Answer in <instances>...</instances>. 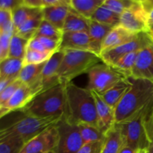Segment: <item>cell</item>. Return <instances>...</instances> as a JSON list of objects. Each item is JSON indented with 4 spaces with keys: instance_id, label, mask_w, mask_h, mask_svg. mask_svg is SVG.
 I'll return each mask as SVG.
<instances>
[{
    "instance_id": "6da1fadb",
    "label": "cell",
    "mask_w": 153,
    "mask_h": 153,
    "mask_svg": "<svg viewBox=\"0 0 153 153\" xmlns=\"http://www.w3.org/2000/svg\"><path fill=\"white\" fill-rule=\"evenodd\" d=\"M63 118L75 125L86 123L97 126L96 102L91 90L65 84V108Z\"/></svg>"
},
{
    "instance_id": "7a4b0ae2",
    "label": "cell",
    "mask_w": 153,
    "mask_h": 153,
    "mask_svg": "<svg viewBox=\"0 0 153 153\" xmlns=\"http://www.w3.org/2000/svg\"><path fill=\"white\" fill-rule=\"evenodd\" d=\"M64 108L65 84L59 83L39 93L19 111L33 117L49 118L63 117Z\"/></svg>"
},
{
    "instance_id": "3957f363",
    "label": "cell",
    "mask_w": 153,
    "mask_h": 153,
    "mask_svg": "<svg viewBox=\"0 0 153 153\" xmlns=\"http://www.w3.org/2000/svg\"><path fill=\"white\" fill-rule=\"evenodd\" d=\"M131 86L115 109V123H119L138 112L153 100V83L129 78Z\"/></svg>"
},
{
    "instance_id": "277c9868",
    "label": "cell",
    "mask_w": 153,
    "mask_h": 153,
    "mask_svg": "<svg viewBox=\"0 0 153 153\" xmlns=\"http://www.w3.org/2000/svg\"><path fill=\"white\" fill-rule=\"evenodd\" d=\"M19 114L13 122L0 128V140L18 137L25 143L42 131L57 125L62 116L49 118H36L28 116L19 111Z\"/></svg>"
},
{
    "instance_id": "5b68a950",
    "label": "cell",
    "mask_w": 153,
    "mask_h": 153,
    "mask_svg": "<svg viewBox=\"0 0 153 153\" xmlns=\"http://www.w3.org/2000/svg\"><path fill=\"white\" fill-rule=\"evenodd\" d=\"M64 58L58 71L61 83L67 84L83 73H88L91 68L102 62L101 57L90 51L64 50ZM103 63V62H102Z\"/></svg>"
},
{
    "instance_id": "8992f818",
    "label": "cell",
    "mask_w": 153,
    "mask_h": 153,
    "mask_svg": "<svg viewBox=\"0 0 153 153\" xmlns=\"http://www.w3.org/2000/svg\"><path fill=\"white\" fill-rule=\"evenodd\" d=\"M146 105L133 116L117 123L120 130L122 145L123 146L138 151L140 149H146L150 144L144 125Z\"/></svg>"
},
{
    "instance_id": "52a82bcc",
    "label": "cell",
    "mask_w": 153,
    "mask_h": 153,
    "mask_svg": "<svg viewBox=\"0 0 153 153\" xmlns=\"http://www.w3.org/2000/svg\"><path fill=\"white\" fill-rule=\"evenodd\" d=\"M88 74L89 82L87 88L95 91L100 95L105 93L126 78L113 67L104 63L94 66Z\"/></svg>"
},
{
    "instance_id": "ba28073f",
    "label": "cell",
    "mask_w": 153,
    "mask_h": 153,
    "mask_svg": "<svg viewBox=\"0 0 153 153\" xmlns=\"http://www.w3.org/2000/svg\"><path fill=\"white\" fill-rule=\"evenodd\" d=\"M153 44V40L150 34L146 32H140L130 41L117 46L116 48L102 52L100 55L104 64L112 66L124 55L131 52H140L142 49Z\"/></svg>"
},
{
    "instance_id": "9c48e42d",
    "label": "cell",
    "mask_w": 153,
    "mask_h": 153,
    "mask_svg": "<svg viewBox=\"0 0 153 153\" xmlns=\"http://www.w3.org/2000/svg\"><path fill=\"white\" fill-rule=\"evenodd\" d=\"M59 139L55 153H78L84 145L77 125L67 122L62 117L57 124Z\"/></svg>"
},
{
    "instance_id": "30bf717a",
    "label": "cell",
    "mask_w": 153,
    "mask_h": 153,
    "mask_svg": "<svg viewBox=\"0 0 153 153\" xmlns=\"http://www.w3.org/2000/svg\"><path fill=\"white\" fill-rule=\"evenodd\" d=\"M120 25L134 34L149 33L147 13L142 5L141 1L134 0L131 7L121 14Z\"/></svg>"
},
{
    "instance_id": "8fae6325",
    "label": "cell",
    "mask_w": 153,
    "mask_h": 153,
    "mask_svg": "<svg viewBox=\"0 0 153 153\" xmlns=\"http://www.w3.org/2000/svg\"><path fill=\"white\" fill-rule=\"evenodd\" d=\"M59 133L57 125L47 128L25 143L19 153H49L55 149Z\"/></svg>"
},
{
    "instance_id": "7c38bea8",
    "label": "cell",
    "mask_w": 153,
    "mask_h": 153,
    "mask_svg": "<svg viewBox=\"0 0 153 153\" xmlns=\"http://www.w3.org/2000/svg\"><path fill=\"white\" fill-rule=\"evenodd\" d=\"M130 78L153 83V44L138 52Z\"/></svg>"
},
{
    "instance_id": "4fadbf2b",
    "label": "cell",
    "mask_w": 153,
    "mask_h": 153,
    "mask_svg": "<svg viewBox=\"0 0 153 153\" xmlns=\"http://www.w3.org/2000/svg\"><path fill=\"white\" fill-rule=\"evenodd\" d=\"M64 52L63 51H57L52 54V56L45 64L41 73L43 91L61 83L58 77V71L64 58Z\"/></svg>"
},
{
    "instance_id": "5bb4252c",
    "label": "cell",
    "mask_w": 153,
    "mask_h": 153,
    "mask_svg": "<svg viewBox=\"0 0 153 153\" xmlns=\"http://www.w3.org/2000/svg\"><path fill=\"white\" fill-rule=\"evenodd\" d=\"M92 91L96 102L97 115V126L99 129L106 134V133L114 126L115 111L110 107L95 91Z\"/></svg>"
},
{
    "instance_id": "9a60e30c",
    "label": "cell",
    "mask_w": 153,
    "mask_h": 153,
    "mask_svg": "<svg viewBox=\"0 0 153 153\" xmlns=\"http://www.w3.org/2000/svg\"><path fill=\"white\" fill-rule=\"evenodd\" d=\"M91 40L87 32H63L59 50L90 51Z\"/></svg>"
},
{
    "instance_id": "2e32d148",
    "label": "cell",
    "mask_w": 153,
    "mask_h": 153,
    "mask_svg": "<svg viewBox=\"0 0 153 153\" xmlns=\"http://www.w3.org/2000/svg\"><path fill=\"white\" fill-rule=\"evenodd\" d=\"M39 92L34 88L22 84L13 94L3 108L9 112L16 111L23 108Z\"/></svg>"
},
{
    "instance_id": "e0dca14e",
    "label": "cell",
    "mask_w": 153,
    "mask_h": 153,
    "mask_svg": "<svg viewBox=\"0 0 153 153\" xmlns=\"http://www.w3.org/2000/svg\"><path fill=\"white\" fill-rule=\"evenodd\" d=\"M46 62L39 64H28L23 66L19 73L18 79L25 85L37 90L39 93L43 91L41 73Z\"/></svg>"
},
{
    "instance_id": "ac0fdd59",
    "label": "cell",
    "mask_w": 153,
    "mask_h": 153,
    "mask_svg": "<svg viewBox=\"0 0 153 153\" xmlns=\"http://www.w3.org/2000/svg\"><path fill=\"white\" fill-rule=\"evenodd\" d=\"M112 28V27L108 25L90 19L88 34L91 40V52H94L99 56L101 55L103 42Z\"/></svg>"
},
{
    "instance_id": "d6986e66",
    "label": "cell",
    "mask_w": 153,
    "mask_h": 153,
    "mask_svg": "<svg viewBox=\"0 0 153 153\" xmlns=\"http://www.w3.org/2000/svg\"><path fill=\"white\" fill-rule=\"evenodd\" d=\"M136 34L130 32L120 25L113 28L103 42L101 54L130 41L135 37Z\"/></svg>"
},
{
    "instance_id": "ffe728a7",
    "label": "cell",
    "mask_w": 153,
    "mask_h": 153,
    "mask_svg": "<svg viewBox=\"0 0 153 153\" xmlns=\"http://www.w3.org/2000/svg\"><path fill=\"white\" fill-rule=\"evenodd\" d=\"M131 86V82L129 78H125L120 81L113 88L109 89L104 94H101L102 100L115 111L125 94L128 92Z\"/></svg>"
},
{
    "instance_id": "44dd1931",
    "label": "cell",
    "mask_w": 153,
    "mask_h": 153,
    "mask_svg": "<svg viewBox=\"0 0 153 153\" xmlns=\"http://www.w3.org/2000/svg\"><path fill=\"white\" fill-rule=\"evenodd\" d=\"M70 10V5H57L42 9L43 19L63 31L66 18Z\"/></svg>"
},
{
    "instance_id": "7402d4cb",
    "label": "cell",
    "mask_w": 153,
    "mask_h": 153,
    "mask_svg": "<svg viewBox=\"0 0 153 153\" xmlns=\"http://www.w3.org/2000/svg\"><path fill=\"white\" fill-rule=\"evenodd\" d=\"M89 21L70 7L66 18L63 32H89Z\"/></svg>"
},
{
    "instance_id": "603a6c76",
    "label": "cell",
    "mask_w": 153,
    "mask_h": 153,
    "mask_svg": "<svg viewBox=\"0 0 153 153\" xmlns=\"http://www.w3.org/2000/svg\"><path fill=\"white\" fill-rule=\"evenodd\" d=\"M104 0H70V7L88 19H91Z\"/></svg>"
},
{
    "instance_id": "cb8c5ba5",
    "label": "cell",
    "mask_w": 153,
    "mask_h": 153,
    "mask_svg": "<svg viewBox=\"0 0 153 153\" xmlns=\"http://www.w3.org/2000/svg\"><path fill=\"white\" fill-rule=\"evenodd\" d=\"M43 16L42 10L39 13L33 16L29 19L24 22L16 31L15 34L19 37H22L25 40H30L35 37L36 33L40 27V23L43 21Z\"/></svg>"
},
{
    "instance_id": "d4e9b609",
    "label": "cell",
    "mask_w": 153,
    "mask_h": 153,
    "mask_svg": "<svg viewBox=\"0 0 153 153\" xmlns=\"http://www.w3.org/2000/svg\"><path fill=\"white\" fill-rule=\"evenodd\" d=\"M120 14L112 11L102 4L97 9L91 19L115 28L120 25Z\"/></svg>"
},
{
    "instance_id": "484cf974",
    "label": "cell",
    "mask_w": 153,
    "mask_h": 153,
    "mask_svg": "<svg viewBox=\"0 0 153 153\" xmlns=\"http://www.w3.org/2000/svg\"><path fill=\"white\" fill-rule=\"evenodd\" d=\"M122 146L120 130L117 124L114 126L106 133L102 153H117Z\"/></svg>"
},
{
    "instance_id": "4316f807",
    "label": "cell",
    "mask_w": 153,
    "mask_h": 153,
    "mask_svg": "<svg viewBox=\"0 0 153 153\" xmlns=\"http://www.w3.org/2000/svg\"><path fill=\"white\" fill-rule=\"evenodd\" d=\"M23 67V61L13 58H7L0 62L1 76L9 79H18L19 73Z\"/></svg>"
},
{
    "instance_id": "83f0119b",
    "label": "cell",
    "mask_w": 153,
    "mask_h": 153,
    "mask_svg": "<svg viewBox=\"0 0 153 153\" xmlns=\"http://www.w3.org/2000/svg\"><path fill=\"white\" fill-rule=\"evenodd\" d=\"M77 126L84 144L102 141L105 139V134L102 132L97 127L86 123H80Z\"/></svg>"
},
{
    "instance_id": "f1b7e54d",
    "label": "cell",
    "mask_w": 153,
    "mask_h": 153,
    "mask_svg": "<svg viewBox=\"0 0 153 153\" xmlns=\"http://www.w3.org/2000/svg\"><path fill=\"white\" fill-rule=\"evenodd\" d=\"M42 9L32 8L24 5L23 3L21 6L18 7L12 11V20H13V26L15 31L28 19L32 17L35 14L41 10Z\"/></svg>"
},
{
    "instance_id": "f546056e",
    "label": "cell",
    "mask_w": 153,
    "mask_h": 153,
    "mask_svg": "<svg viewBox=\"0 0 153 153\" xmlns=\"http://www.w3.org/2000/svg\"><path fill=\"white\" fill-rule=\"evenodd\" d=\"M139 52H131L128 55H124L121 58H120L113 66L115 70L122 74L124 77L130 78L131 75L133 68H134V64H135L136 59H137V55Z\"/></svg>"
},
{
    "instance_id": "4dcf8cb0",
    "label": "cell",
    "mask_w": 153,
    "mask_h": 153,
    "mask_svg": "<svg viewBox=\"0 0 153 153\" xmlns=\"http://www.w3.org/2000/svg\"><path fill=\"white\" fill-rule=\"evenodd\" d=\"M28 41L29 40L19 37L16 34H13L10 39V46H9V58H17L23 61L28 49Z\"/></svg>"
},
{
    "instance_id": "1f68e13d",
    "label": "cell",
    "mask_w": 153,
    "mask_h": 153,
    "mask_svg": "<svg viewBox=\"0 0 153 153\" xmlns=\"http://www.w3.org/2000/svg\"><path fill=\"white\" fill-rule=\"evenodd\" d=\"M62 35L63 31L60 30L59 28L55 27V25L51 24L48 21L43 19L37 33H36L35 37H49V38L61 41Z\"/></svg>"
},
{
    "instance_id": "d6a6232c",
    "label": "cell",
    "mask_w": 153,
    "mask_h": 153,
    "mask_svg": "<svg viewBox=\"0 0 153 153\" xmlns=\"http://www.w3.org/2000/svg\"><path fill=\"white\" fill-rule=\"evenodd\" d=\"M25 142L18 137L0 140V153H19Z\"/></svg>"
},
{
    "instance_id": "836d02e7",
    "label": "cell",
    "mask_w": 153,
    "mask_h": 153,
    "mask_svg": "<svg viewBox=\"0 0 153 153\" xmlns=\"http://www.w3.org/2000/svg\"><path fill=\"white\" fill-rule=\"evenodd\" d=\"M53 53L40 52L27 49L25 58L23 59V66L28 64H39L46 62Z\"/></svg>"
},
{
    "instance_id": "e575fe53",
    "label": "cell",
    "mask_w": 153,
    "mask_h": 153,
    "mask_svg": "<svg viewBox=\"0 0 153 153\" xmlns=\"http://www.w3.org/2000/svg\"><path fill=\"white\" fill-rule=\"evenodd\" d=\"M134 0H104L105 6L119 14H122L126 10L131 7Z\"/></svg>"
},
{
    "instance_id": "d590c367",
    "label": "cell",
    "mask_w": 153,
    "mask_h": 153,
    "mask_svg": "<svg viewBox=\"0 0 153 153\" xmlns=\"http://www.w3.org/2000/svg\"><path fill=\"white\" fill-rule=\"evenodd\" d=\"M22 82L19 79H16L8 86L6 87L1 93H0V108H3L6 103L9 101L15 91L22 85Z\"/></svg>"
},
{
    "instance_id": "8d00e7d4",
    "label": "cell",
    "mask_w": 153,
    "mask_h": 153,
    "mask_svg": "<svg viewBox=\"0 0 153 153\" xmlns=\"http://www.w3.org/2000/svg\"><path fill=\"white\" fill-rule=\"evenodd\" d=\"M144 125L148 139L150 143H153V100L145 109Z\"/></svg>"
},
{
    "instance_id": "74e56055",
    "label": "cell",
    "mask_w": 153,
    "mask_h": 153,
    "mask_svg": "<svg viewBox=\"0 0 153 153\" xmlns=\"http://www.w3.org/2000/svg\"><path fill=\"white\" fill-rule=\"evenodd\" d=\"M40 43L43 44L45 49L51 53H55V52L59 50L60 44H61V41L60 40H54V39L49 38V37H36Z\"/></svg>"
},
{
    "instance_id": "f35d334b",
    "label": "cell",
    "mask_w": 153,
    "mask_h": 153,
    "mask_svg": "<svg viewBox=\"0 0 153 153\" xmlns=\"http://www.w3.org/2000/svg\"><path fill=\"white\" fill-rule=\"evenodd\" d=\"M104 142L105 140H102L84 144L78 153H102Z\"/></svg>"
},
{
    "instance_id": "ab89813d",
    "label": "cell",
    "mask_w": 153,
    "mask_h": 153,
    "mask_svg": "<svg viewBox=\"0 0 153 153\" xmlns=\"http://www.w3.org/2000/svg\"><path fill=\"white\" fill-rule=\"evenodd\" d=\"M23 3V0H0V9L13 11Z\"/></svg>"
},
{
    "instance_id": "60d3db41",
    "label": "cell",
    "mask_w": 153,
    "mask_h": 153,
    "mask_svg": "<svg viewBox=\"0 0 153 153\" xmlns=\"http://www.w3.org/2000/svg\"><path fill=\"white\" fill-rule=\"evenodd\" d=\"M28 49L40 52H49L36 37H33L28 41ZM49 53H51V52H49Z\"/></svg>"
},
{
    "instance_id": "b9f144b4",
    "label": "cell",
    "mask_w": 153,
    "mask_h": 153,
    "mask_svg": "<svg viewBox=\"0 0 153 153\" xmlns=\"http://www.w3.org/2000/svg\"><path fill=\"white\" fill-rule=\"evenodd\" d=\"M12 22V12L0 9V29Z\"/></svg>"
},
{
    "instance_id": "7bdbcfd3",
    "label": "cell",
    "mask_w": 153,
    "mask_h": 153,
    "mask_svg": "<svg viewBox=\"0 0 153 153\" xmlns=\"http://www.w3.org/2000/svg\"><path fill=\"white\" fill-rule=\"evenodd\" d=\"M15 80H16V79H9V78H4L2 77V76H0V93H1L6 87L8 86L10 83H12V82Z\"/></svg>"
},
{
    "instance_id": "ee69618b",
    "label": "cell",
    "mask_w": 153,
    "mask_h": 153,
    "mask_svg": "<svg viewBox=\"0 0 153 153\" xmlns=\"http://www.w3.org/2000/svg\"><path fill=\"white\" fill-rule=\"evenodd\" d=\"M147 22L149 33L153 30V9L147 12Z\"/></svg>"
},
{
    "instance_id": "f6af8a7d",
    "label": "cell",
    "mask_w": 153,
    "mask_h": 153,
    "mask_svg": "<svg viewBox=\"0 0 153 153\" xmlns=\"http://www.w3.org/2000/svg\"><path fill=\"white\" fill-rule=\"evenodd\" d=\"M137 151L135 150V149H132L131 147H128V146H123L122 145L120 149V150L118 151L117 153H137Z\"/></svg>"
},
{
    "instance_id": "bcb514c9",
    "label": "cell",
    "mask_w": 153,
    "mask_h": 153,
    "mask_svg": "<svg viewBox=\"0 0 153 153\" xmlns=\"http://www.w3.org/2000/svg\"><path fill=\"white\" fill-rule=\"evenodd\" d=\"M7 58V55L4 54V51H3L2 48H1V45H0V62H1V61H2L3 60L6 59Z\"/></svg>"
},
{
    "instance_id": "7dc6e473",
    "label": "cell",
    "mask_w": 153,
    "mask_h": 153,
    "mask_svg": "<svg viewBox=\"0 0 153 153\" xmlns=\"http://www.w3.org/2000/svg\"><path fill=\"white\" fill-rule=\"evenodd\" d=\"M146 153H153V143H150L146 149Z\"/></svg>"
},
{
    "instance_id": "c3c4849f",
    "label": "cell",
    "mask_w": 153,
    "mask_h": 153,
    "mask_svg": "<svg viewBox=\"0 0 153 153\" xmlns=\"http://www.w3.org/2000/svg\"><path fill=\"white\" fill-rule=\"evenodd\" d=\"M137 153H146V149H140L137 151Z\"/></svg>"
},
{
    "instance_id": "681fc988",
    "label": "cell",
    "mask_w": 153,
    "mask_h": 153,
    "mask_svg": "<svg viewBox=\"0 0 153 153\" xmlns=\"http://www.w3.org/2000/svg\"><path fill=\"white\" fill-rule=\"evenodd\" d=\"M150 34L151 37H152V40H153V34Z\"/></svg>"
},
{
    "instance_id": "f907efd6",
    "label": "cell",
    "mask_w": 153,
    "mask_h": 153,
    "mask_svg": "<svg viewBox=\"0 0 153 153\" xmlns=\"http://www.w3.org/2000/svg\"><path fill=\"white\" fill-rule=\"evenodd\" d=\"M149 34H153V30H152V31H151V32H149Z\"/></svg>"
},
{
    "instance_id": "816d5d0a",
    "label": "cell",
    "mask_w": 153,
    "mask_h": 153,
    "mask_svg": "<svg viewBox=\"0 0 153 153\" xmlns=\"http://www.w3.org/2000/svg\"><path fill=\"white\" fill-rule=\"evenodd\" d=\"M49 153H55V152H54V151H52V152H49Z\"/></svg>"
},
{
    "instance_id": "f5cc1de1",
    "label": "cell",
    "mask_w": 153,
    "mask_h": 153,
    "mask_svg": "<svg viewBox=\"0 0 153 153\" xmlns=\"http://www.w3.org/2000/svg\"><path fill=\"white\" fill-rule=\"evenodd\" d=\"M1 118H2V117H1V116H0V120H1Z\"/></svg>"
},
{
    "instance_id": "db71d44e",
    "label": "cell",
    "mask_w": 153,
    "mask_h": 153,
    "mask_svg": "<svg viewBox=\"0 0 153 153\" xmlns=\"http://www.w3.org/2000/svg\"><path fill=\"white\" fill-rule=\"evenodd\" d=\"M0 76H1V73H0Z\"/></svg>"
}]
</instances>
